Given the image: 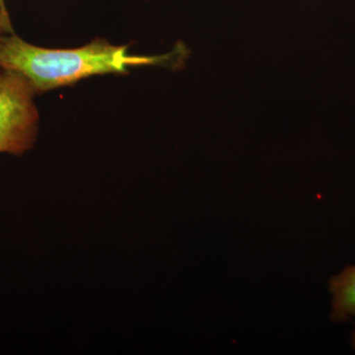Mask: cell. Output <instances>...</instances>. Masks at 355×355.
Segmentation results:
<instances>
[{
    "instance_id": "1",
    "label": "cell",
    "mask_w": 355,
    "mask_h": 355,
    "mask_svg": "<svg viewBox=\"0 0 355 355\" xmlns=\"http://www.w3.org/2000/svg\"><path fill=\"white\" fill-rule=\"evenodd\" d=\"M171 57L172 53L160 57L132 55L127 46H114L105 40L76 49L42 48L14 34L2 37L0 42V69L22 74L37 95L93 76L125 74L132 67L163 64Z\"/></svg>"
},
{
    "instance_id": "2",
    "label": "cell",
    "mask_w": 355,
    "mask_h": 355,
    "mask_svg": "<svg viewBox=\"0 0 355 355\" xmlns=\"http://www.w3.org/2000/svg\"><path fill=\"white\" fill-rule=\"evenodd\" d=\"M36 95L22 74L0 69V153L21 155L34 146L40 119Z\"/></svg>"
},
{
    "instance_id": "3",
    "label": "cell",
    "mask_w": 355,
    "mask_h": 355,
    "mask_svg": "<svg viewBox=\"0 0 355 355\" xmlns=\"http://www.w3.org/2000/svg\"><path fill=\"white\" fill-rule=\"evenodd\" d=\"M331 321L343 323L355 317V266H349L330 279Z\"/></svg>"
},
{
    "instance_id": "4",
    "label": "cell",
    "mask_w": 355,
    "mask_h": 355,
    "mask_svg": "<svg viewBox=\"0 0 355 355\" xmlns=\"http://www.w3.org/2000/svg\"><path fill=\"white\" fill-rule=\"evenodd\" d=\"M12 24H11L10 16L6 14L0 9V42L3 34H12Z\"/></svg>"
},
{
    "instance_id": "5",
    "label": "cell",
    "mask_w": 355,
    "mask_h": 355,
    "mask_svg": "<svg viewBox=\"0 0 355 355\" xmlns=\"http://www.w3.org/2000/svg\"><path fill=\"white\" fill-rule=\"evenodd\" d=\"M0 9L3 11L6 14H9L8 11H7V7L6 4V0H0Z\"/></svg>"
},
{
    "instance_id": "6",
    "label": "cell",
    "mask_w": 355,
    "mask_h": 355,
    "mask_svg": "<svg viewBox=\"0 0 355 355\" xmlns=\"http://www.w3.org/2000/svg\"><path fill=\"white\" fill-rule=\"evenodd\" d=\"M350 342H352V347L355 350V331L352 334V338H350Z\"/></svg>"
}]
</instances>
